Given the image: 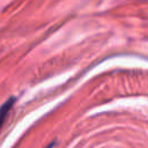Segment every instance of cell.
Segmentation results:
<instances>
[{
	"mask_svg": "<svg viewBox=\"0 0 148 148\" xmlns=\"http://www.w3.org/2000/svg\"><path fill=\"white\" fill-rule=\"evenodd\" d=\"M14 102H15V98H14V97H10L6 103H3V104L0 106V128H1V126H2V124H3V121H5V119H6V117H7L8 112H9V110L12 109Z\"/></svg>",
	"mask_w": 148,
	"mask_h": 148,
	"instance_id": "6da1fadb",
	"label": "cell"
},
{
	"mask_svg": "<svg viewBox=\"0 0 148 148\" xmlns=\"http://www.w3.org/2000/svg\"><path fill=\"white\" fill-rule=\"evenodd\" d=\"M52 146H53V145H51V146H50V147H49V148H52Z\"/></svg>",
	"mask_w": 148,
	"mask_h": 148,
	"instance_id": "7a4b0ae2",
	"label": "cell"
}]
</instances>
